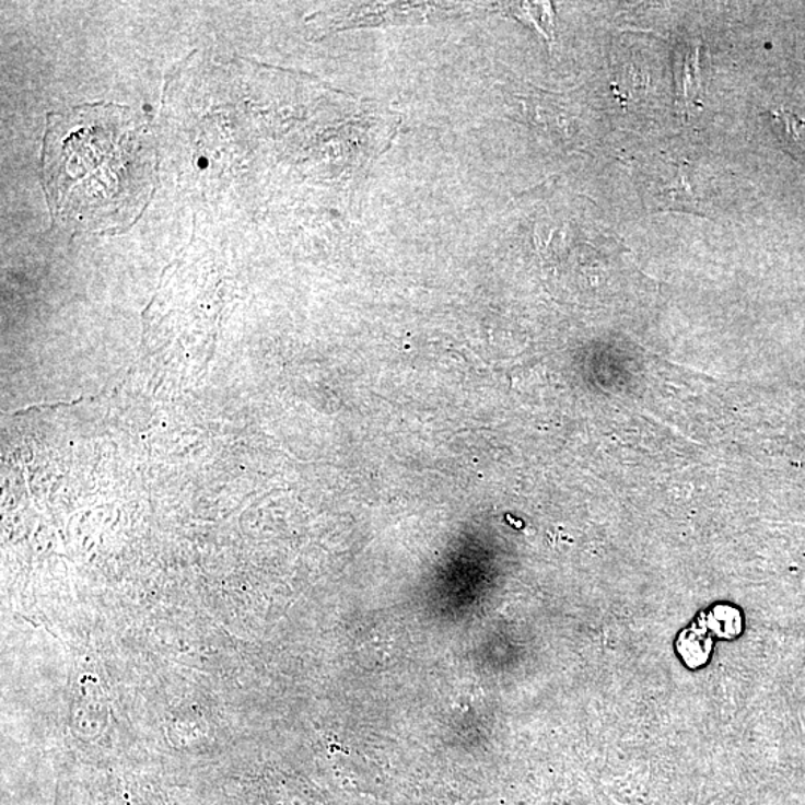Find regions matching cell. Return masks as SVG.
Listing matches in <instances>:
<instances>
[{
  "mask_svg": "<svg viewBox=\"0 0 805 805\" xmlns=\"http://www.w3.org/2000/svg\"><path fill=\"white\" fill-rule=\"evenodd\" d=\"M702 55L700 47H686L681 49L680 59L676 65L677 89L680 92L681 105L689 106L696 104L702 93Z\"/></svg>",
  "mask_w": 805,
  "mask_h": 805,
  "instance_id": "obj_2",
  "label": "cell"
},
{
  "mask_svg": "<svg viewBox=\"0 0 805 805\" xmlns=\"http://www.w3.org/2000/svg\"><path fill=\"white\" fill-rule=\"evenodd\" d=\"M43 183L52 215L78 232H117L141 215L154 190L155 154L133 109L81 105L48 115Z\"/></svg>",
  "mask_w": 805,
  "mask_h": 805,
  "instance_id": "obj_1",
  "label": "cell"
},
{
  "mask_svg": "<svg viewBox=\"0 0 805 805\" xmlns=\"http://www.w3.org/2000/svg\"><path fill=\"white\" fill-rule=\"evenodd\" d=\"M771 117L786 147L805 163V125L788 110H775Z\"/></svg>",
  "mask_w": 805,
  "mask_h": 805,
  "instance_id": "obj_3",
  "label": "cell"
}]
</instances>
